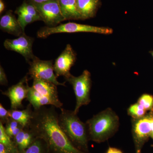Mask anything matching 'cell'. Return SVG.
Here are the masks:
<instances>
[{
	"instance_id": "8992f818",
	"label": "cell",
	"mask_w": 153,
	"mask_h": 153,
	"mask_svg": "<svg viewBox=\"0 0 153 153\" xmlns=\"http://www.w3.org/2000/svg\"><path fill=\"white\" fill-rule=\"evenodd\" d=\"M64 78L73 87L76 100V105L73 111L74 113L77 114L80 107L87 105L91 101V74L88 70H85L79 76H73L70 73Z\"/></svg>"
},
{
	"instance_id": "30bf717a",
	"label": "cell",
	"mask_w": 153,
	"mask_h": 153,
	"mask_svg": "<svg viewBox=\"0 0 153 153\" xmlns=\"http://www.w3.org/2000/svg\"><path fill=\"white\" fill-rule=\"evenodd\" d=\"M33 38L24 33L16 39H6L4 45L7 50L14 51L22 55L29 63L36 57L33 53Z\"/></svg>"
},
{
	"instance_id": "8fae6325",
	"label": "cell",
	"mask_w": 153,
	"mask_h": 153,
	"mask_svg": "<svg viewBox=\"0 0 153 153\" xmlns=\"http://www.w3.org/2000/svg\"><path fill=\"white\" fill-rule=\"evenodd\" d=\"M30 88L27 74L17 84L12 85L6 91H2L1 94L10 99L11 109H18L23 107L22 102L27 99Z\"/></svg>"
},
{
	"instance_id": "cb8c5ba5",
	"label": "cell",
	"mask_w": 153,
	"mask_h": 153,
	"mask_svg": "<svg viewBox=\"0 0 153 153\" xmlns=\"http://www.w3.org/2000/svg\"><path fill=\"white\" fill-rule=\"evenodd\" d=\"M138 103L142 105L146 111H153V96L150 94H145L141 96L138 100Z\"/></svg>"
},
{
	"instance_id": "5bb4252c",
	"label": "cell",
	"mask_w": 153,
	"mask_h": 153,
	"mask_svg": "<svg viewBox=\"0 0 153 153\" xmlns=\"http://www.w3.org/2000/svg\"><path fill=\"white\" fill-rule=\"evenodd\" d=\"M76 7L81 20L95 16L100 5V0H76Z\"/></svg>"
},
{
	"instance_id": "1f68e13d",
	"label": "cell",
	"mask_w": 153,
	"mask_h": 153,
	"mask_svg": "<svg viewBox=\"0 0 153 153\" xmlns=\"http://www.w3.org/2000/svg\"><path fill=\"white\" fill-rule=\"evenodd\" d=\"M135 153H142L141 152H140V153H137V152H136Z\"/></svg>"
},
{
	"instance_id": "277c9868",
	"label": "cell",
	"mask_w": 153,
	"mask_h": 153,
	"mask_svg": "<svg viewBox=\"0 0 153 153\" xmlns=\"http://www.w3.org/2000/svg\"><path fill=\"white\" fill-rule=\"evenodd\" d=\"M27 100L35 110L46 105L60 109L63 105L58 97L57 85L38 78L33 79V85L30 86Z\"/></svg>"
},
{
	"instance_id": "484cf974",
	"label": "cell",
	"mask_w": 153,
	"mask_h": 153,
	"mask_svg": "<svg viewBox=\"0 0 153 153\" xmlns=\"http://www.w3.org/2000/svg\"><path fill=\"white\" fill-rule=\"evenodd\" d=\"M0 84L2 85H7L8 84L5 72L1 65L0 66Z\"/></svg>"
},
{
	"instance_id": "ffe728a7",
	"label": "cell",
	"mask_w": 153,
	"mask_h": 153,
	"mask_svg": "<svg viewBox=\"0 0 153 153\" xmlns=\"http://www.w3.org/2000/svg\"><path fill=\"white\" fill-rule=\"evenodd\" d=\"M4 127L6 134L13 140L24 128L22 124L11 118Z\"/></svg>"
},
{
	"instance_id": "4fadbf2b",
	"label": "cell",
	"mask_w": 153,
	"mask_h": 153,
	"mask_svg": "<svg viewBox=\"0 0 153 153\" xmlns=\"http://www.w3.org/2000/svg\"><path fill=\"white\" fill-rule=\"evenodd\" d=\"M0 28L4 32L19 37L25 33L11 10L8 11L0 19Z\"/></svg>"
},
{
	"instance_id": "ac0fdd59",
	"label": "cell",
	"mask_w": 153,
	"mask_h": 153,
	"mask_svg": "<svg viewBox=\"0 0 153 153\" xmlns=\"http://www.w3.org/2000/svg\"><path fill=\"white\" fill-rule=\"evenodd\" d=\"M19 153H49L47 144L42 139L36 137L30 146Z\"/></svg>"
},
{
	"instance_id": "ba28073f",
	"label": "cell",
	"mask_w": 153,
	"mask_h": 153,
	"mask_svg": "<svg viewBox=\"0 0 153 153\" xmlns=\"http://www.w3.org/2000/svg\"><path fill=\"white\" fill-rule=\"evenodd\" d=\"M28 74L33 79L38 78L52 82L56 85L66 86L65 82H60L57 80L52 60H41L38 57L30 63Z\"/></svg>"
},
{
	"instance_id": "603a6c76",
	"label": "cell",
	"mask_w": 153,
	"mask_h": 153,
	"mask_svg": "<svg viewBox=\"0 0 153 153\" xmlns=\"http://www.w3.org/2000/svg\"><path fill=\"white\" fill-rule=\"evenodd\" d=\"M147 111L140 105L137 103L131 105L128 109V114L133 119H138L146 116Z\"/></svg>"
},
{
	"instance_id": "9c48e42d",
	"label": "cell",
	"mask_w": 153,
	"mask_h": 153,
	"mask_svg": "<svg viewBox=\"0 0 153 153\" xmlns=\"http://www.w3.org/2000/svg\"><path fill=\"white\" fill-rule=\"evenodd\" d=\"M33 4L40 14L42 21L50 27H55L66 21L57 0H50L42 4Z\"/></svg>"
},
{
	"instance_id": "f1b7e54d",
	"label": "cell",
	"mask_w": 153,
	"mask_h": 153,
	"mask_svg": "<svg viewBox=\"0 0 153 153\" xmlns=\"http://www.w3.org/2000/svg\"><path fill=\"white\" fill-rule=\"evenodd\" d=\"M28 1H30V2L34 4H40L46 2L50 0H28Z\"/></svg>"
},
{
	"instance_id": "7a4b0ae2",
	"label": "cell",
	"mask_w": 153,
	"mask_h": 153,
	"mask_svg": "<svg viewBox=\"0 0 153 153\" xmlns=\"http://www.w3.org/2000/svg\"><path fill=\"white\" fill-rule=\"evenodd\" d=\"M58 124L74 146L79 150L89 152V140L87 124L84 123L74 111L60 108Z\"/></svg>"
},
{
	"instance_id": "d4e9b609",
	"label": "cell",
	"mask_w": 153,
	"mask_h": 153,
	"mask_svg": "<svg viewBox=\"0 0 153 153\" xmlns=\"http://www.w3.org/2000/svg\"><path fill=\"white\" fill-rule=\"evenodd\" d=\"M10 114L9 110H7L3 106L1 103L0 104V122L2 123L4 125L10 119Z\"/></svg>"
},
{
	"instance_id": "4dcf8cb0",
	"label": "cell",
	"mask_w": 153,
	"mask_h": 153,
	"mask_svg": "<svg viewBox=\"0 0 153 153\" xmlns=\"http://www.w3.org/2000/svg\"><path fill=\"white\" fill-rule=\"evenodd\" d=\"M150 53L151 54V55H152V56L153 57V51H151L150 52Z\"/></svg>"
},
{
	"instance_id": "d6986e66",
	"label": "cell",
	"mask_w": 153,
	"mask_h": 153,
	"mask_svg": "<svg viewBox=\"0 0 153 153\" xmlns=\"http://www.w3.org/2000/svg\"><path fill=\"white\" fill-rule=\"evenodd\" d=\"M0 143L4 145L11 152L19 153L13 140L6 134L4 125L1 122H0Z\"/></svg>"
},
{
	"instance_id": "2e32d148",
	"label": "cell",
	"mask_w": 153,
	"mask_h": 153,
	"mask_svg": "<svg viewBox=\"0 0 153 153\" xmlns=\"http://www.w3.org/2000/svg\"><path fill=\"white\" fill-rule=\"evenodd\" d=\"M31 104L28 105L25 109L9 110L10 117L22 124L24 128L29 127L33 117V110Z\"/></svg>"
},
{
	"instance_id": "e0dca14e",
	"label": "cell",
	"mask_w": 153,
	"mask_h": 153,
	"mask_svg": "<svg viewBox=\"0 0 153 153\" xmlns=\"http://www.w3.org/2000/svg\"><path fill=\"white\" fill-rule=\"evenodd\" d=\"M62 15L66 20H81L77 7L76 0H57Z\"/></svg>"
},
{
	"instance_id": "f546056e",
	"label": "cell",
	"mask_w": 153,
	"mask_h": 153,
	"mask_svg": "<svg viewBox=\"0 0 153 153\" xmlns=\"http://www.w3.org/2000/svg\"><path fill=\"white\" fill-rule=\"evenodd\" d=\"M5 9V4L3 0H0V14H1Z\"/></svg>"
},
{
	"instance_id": "4316f807",
	"label": "cell",
	"mask_w": 153,
	"mask_h": 153,
	"mask_svg": "<svg viewBox=\"0 0 153 153\" xmlns=\"http://www.w3.org/2000/svg\"><path fill=\"white\" fill-rule=\"evenodd\" d=\"M106 153H123L119 149L113 147H109Z\"/></svg>"
},
{
	"instance_id": "7402d4cb",
	"label": "cell",
	"mask_w": 153,
	"mask_h": 153,
	"mask_svg": "<svg viewBox=\"0 0 153 153\" xmlns=\"http://www.w3.org/2000/svg\"><path fill=\"white\" fill-rule=\"evenodd\" d=\"M15 13L18 16V21L24 32L27 25L37 21L33 16L18 9L16 10Z\"/></svg>"
},
{
	"instance_id": "7c38bea8",
	"label": "cell",
	"mask_w": 153,
	"mask_h": 153,
	"mask_svg": "<svg viewBox=\"0 0 153 153\" xmlns=\"http://www.w3.org/2000/svg\"><path fill=\"white\" fill-rule=\"evenodd\" d=\"M76 59V53L71 45L67 44L54 64V71L57 78L59 76L65 77L69 75L70 69L74 66Z\"/></svg>"
},
{
	"instance_id": "44dd1931",
	"label": "cell",
	"mask_w": 153,
	"mask_h": 153,
	"mask_svg": "<svg viewBox=\"0 0 153 153\" xmlns=\"http://www.w3.org/2000/svg\"><path fill=\"white\" fill-rule=\"evenodd\" d=\"M17 9L33 16L37 21H42L40 14L37 10L36 7L34 5V4L30 1L28 0L24 1L23 4Z\"/></svg>"
},
{
	"instance_id": "6da1fadb",
	"label": "cell",
	"mask_w": 153,
	"mask_h": 153,
	"mask_svg": "<svg viewBox=\"0 0 153 153\" xmlns=\"http://www.w3.org/2000/svg\"><path fill=\"white\" fill-rule=\"evenodd\" d=\"M55 106L33 109L29 128L36 137L47 144L49 153H91L79 150L71 142L58 124Z\"/></svg>"
},
{
	"instance_id": "5b68a950",
	"label": "cell",
	"mask_w": 153,
	"mask_h": 153,
	"mask_svg": "<svg viewBox=\"0 0 153 153\" xmlns=\"http://www.w3.org/2000/svg\"><path fill=\"white\" fill-rule=\"evenodd\" d=\"M91 33L102 35H111L113 33V30L111 28L107 27H96L68 22L55 27H42L38 30L37 36L38 38H45L57 33Z\"/></svg>"
},
{
	"instance_id": "52a82bcc",
	"label": "cell",
	"mask_w": 153,
	"mask_h": 153,
	"mask_svg": "<svg viewBox=\"0 0 153 153\" xmlns=\"http://www.w3.org/2000/svg\"><path fill=\"white\" fill-rule=\"evenodd\" d=\"M153 130V116H145L138 119H133L132 134L136 152H141L144 145L149 140Z\"/></svg>"
},
{
	"instance_id": "3957f363",
	"label": "cell",
	"mask_w": 153,
	"mask_h": 153,
	"mask_svg": "<svg viewBox=\"0 0 153 153\" xmlns=\"http://www.w3.org/2000/svg\"><path fill=\"white\" fill-rule=\"evenodd\" d=\"M85 123L89 140L100 143L106 141L117 131L120 120L111 108H107L93 116Z\"/></svg>"
},
{
	"instance_id": "9a60e30c",
	"label": "cell",
	"mask_w": 153,
	"mask_h": 153,
	"mask_svg": "<svg viewBox=\"0 0 153 153\" xmlns=\"http://www.w3.org/2000/svg\"><path fill=\"white\" fill-rule=\"evenodd\" d=\"M36 138L29 127H27L24 128L13 140L20 153L29 147Z\"/></svg>"
},
{
	"instance_id": "83f0119b",
	"label": "cell",
	"mask_w": 153,
	"mask_h": 153,
	"mask_svg": "<svg viewBox=\"0 0 153 153\" xmlns=\"http://www.w3.org/2000/svg\"><path fill=\"white\" fill-rule=\"evenodd\" d=\"M0 153H12L6 148L4 145L0 143Z\"/></svg>"
}]
</instances>
